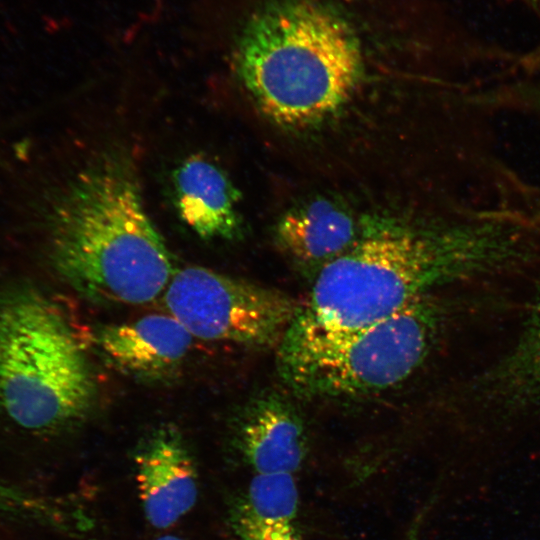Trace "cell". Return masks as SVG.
I'll return each instance as SVG.
<instances>
[{"label":"cell","mask_w":540,"mask_h":540,"mask_svg":"<svg viewBox=\"0 0 540 540\" xmlns=\"http://www.w3.org/2000/svg\"><path fill=\"white\" fill-rule=\"evenodd\" d=\"M440 320L430 295L400 312L356 328L292 321L277 346L284 383L309 398L355 397L392 388L418 369Z\"/></svg>","instance_id":"obj_5"},{"label":"cell","mask_w":540,"mask_h":540,"mask_svg":"<svg viewBox=\"0 0 540 540\" xmlns=\"http://www.w3.org/2000/svg\"><path fill=\"white\" fill-rule=\"evenodd\" d=\"M51 212L53 266L80 296L135 305L166 290L171 256L124 159L106 157L77 174Z\"/></svg>","instance_id":"obj_2"},{"label":"cell","mask_w":540,"mask_h":540,"mask_svg":"<svg viewBox=\"0 0 540 540\" xmlns=\"http://www.w3.org/2000/svg\"><path fill=\"white\" fill-rule=\"evenodd\" d=\"M233 52L258 108L288 128L315 126L336 113L363 71L355 30L318 0H261L238 26Z\"/></svg>","instance_id":"obj_3"},{"label":"cell","mask_w":540,"mask_h":540,"mask_svg":"<svg viewBox=\"0 0 540 540\" xmlns=\"http://www.w3.org/2000/svg\"><path fill=\"white\" fill-rule=\"evenodd\" d=\"M173 195L180 218L206 240H233L242 235L240 194L215 163L190 157L173 172Z\"/></svg>","instance_id":"obj_10"},{"label":"cell","mask_w":540,"mask_h":540,"mask_svg":"<svg viewBox=\"0 0 540 540\" xmlns=\"http://www.w3.org/2000/svg\"><path fill=\"white\" fill-rule=\"evenodd\" d=\"M517 236L492 222L414 226L377 218L369 231L318 272L295 319L328 328L384 320L433 289L515 261Z\"/></svg>","instance_id":"obj_1"},{"label":"cell","mask_w":540,"mask_h":540,"mask_svg":"<svg viewBox=\"0 0 540 540\" xmlns=\"http://www.w3.org/2000/svg\"><path fill=\"white\" fill-rule=\"evenodd\" d=\"M164 302L193 338L252 348L277 347L299 306L282 291L200 266L174 272Z\"/></svg>","instance_id":"obj_6"},{"label":"cell","mask_w":540,"mask_h":540,"mask_svg":"<svg viewBox=\"0 0 540 540\" xmlns=\"http://www.w3.org/2000/svg\"><path fill=\"white\" fill-rule=\"evenodd\" d=\"M484 388L508 411L540 408V291L517 343L489 372Z\"/></svg>","instance_id":"obj_13"},{"label":"cell","mask_w":540,"mask_h":540,"mask_svg":"<svg viewBox=\"0 0 540 540\" xmlns=\"http://www.w3.org/2000/svg\"><path fill=\"white\" fill-rule=\"evenodd\" d=\"M157 540H183V539L176 536L167 535V536H162L158 538Z\"/></svg>","instance_id":"obj_15"},{"label":"cell","mask_w":540,"mask_h":540,"mask_svg":"<svg viewBox=\"0 0 540 540\" xmlns=\"http://www.w3.org/2000/svg\"><path fill=\"white\" fill-rule=\"evenodd\" d=\"M375 221L361 219L331 199L316 198L286 211L276 223L275 236L293 260L319 270L351 248Z\"/></svg>","instance_id":"obj_9"},{"label":"cell","mask_w":540,"mask_h":540,"mask_svg":"<svg viewBox=\"0 0 540 540\" xmlns=\"http://www.w3.org/2000/svg\"><path fill=\"white\" fill-rule=\"evenodd\" d=\"M96 385L60 307L34 287L0 292V409L19 427L47 433L90 411Z\"/></svg>","instance_id":"obj_4"},{"label":"cell","mask_w":540,"mask_h":540,"mask_svg":"<svg viewBox=\"0 0 540 540\" xmlns=\"http://www.w3.org/2000/svg\"><path fill=\"white\" fill-rule=\"evenodd\" d=\"M236 444L255 474L292 473L307 452L304 423L292 404L268 394L253 401L242 415Z\"/></svg>","instance_id":"obj_11"},{"label":"cell","mask_w":540,"mask_h":540,"mask_svg":"<svg viewBox=\"0 0 540 540\" xmlns=\"http://www.w3.org/2000/svg\"><path fill=\"white\" fill-rule=\"evenodd\" d=\"M45 500L0 479V520L29 522L51 516Z\"/></svg>","instance_id":"obj_14"},{"label":"cell","mask_w":540,"mask_h":540,"mask_svg":"<svg viewBox=\"0 0 540 540\" xmlns=\"http://www.w3.org/2000/svg\"><path fill=\"white\" fill-rule=\"evenodd\" d=\"M134 461L143 511L152 526L168 528L193 508L198 475L178 430H155L136 451Z\"/></svg>","instance_id":"obj_7"},{"label":"cell","mask_w":540,"mask_h":540,"mask_svg":"<svg viewBox=\"0 0 540 540\" xmlns=\"http://www.w3.org/2000/svg\"><path fill=\"white\" fill-rule=\"evenodd\" d=\"M231 524L237 540H299L294 474H255L232 508Z\"/></svg>","instance_id":"obj_12"},{"label":"cell","mask_w":540,"mask_h":540,"mask_svg":"<svg viewBox=\"0 0 540 540\" xmlns=\"http://www.w3.org/2000/svg\"><path fill=\"white\" fill-rule=\"evenodd\" d=\"M193 336L171 314H150L107 325L97 335L102 354L120 371L145 380L175 372L187 357Z\"/></svg>","instance_id":"obj_8"}]
</instances>
